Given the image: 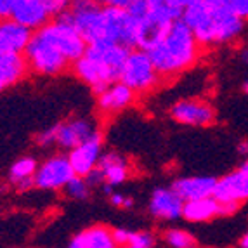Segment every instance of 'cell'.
<instances>
[{
	"mask_svg": "<svg viewBox=\"0 0 248 248\" xmlns=\"http://www.w3.org/2000/svg\"><path fill=\"white\" fill-rule=\"evenodd\" d=\"M182 21L191 28L202 47L231 44L245 31V19L229 7L226 0L189 4L184 9Z\"/></svg>",
	"mask_w": 248,
	"mask_h": 248,
	"instance_id": "cell-1",
	"label": "cell"
},
{
	"mask_svg": "<svg viewBox=\"0 0 248 248\" xmlns=\"http://www.w3.org/2000/svg\"><path fill=\"white\" fill-rule=\"evenodd\" d=\"M215 186H217V179L208 177V175H193V177H181L174 181L172 189L184 202H193V200L214 196Z\"/></svg>",
	"mask_w": 248,
	"mask_h": 248,
	"instance_id": "cell-18",
	"label": "cell"
},
{
	"mask_svg": "<svg viewBox=\"0 0 248 248\" xmlns=\"http://www.w3.org/2000/svg\"><path fill=\"white\" fill-rule=\"evenodd\" d=\"M109 202H111L113 207H122V208H130L134 205L132 198L124 196L122 193H113V195H109Z\"/></svg>",
	"mask_w": 248,
	"mask_h": 248,
	"instance_id": "cell-33",
	"label": "cell"
},
{
	"mask_svg": "<svg viewBox=\"0 0 248 248\" xmlns=\"http://www.w3.org/2000/svg\"><path fill=\"white\" fill-rule=\"evenodd\" d=\"M97 167L103 170L104 177H106V184H109L113 187L124 184L128 179V174H130L128 161L125 160L124 155L116 153V151H106V153H103Z\"/></svg>",
	"mask_w": 248,
	"mask_h": 248,
	"instance_id": "cell-23",
	"label": "cell"
},
{
	"mask_svg": "<svg viewBox=\"0 0 248 248\" xmlns=\"http://www.w3.org/2000/svg\"><path fill=\"white\" fill-rule=\"evenodd\" d=\"M113 236H115V241L118 245H125L127 247L130 243V236H132V231H127V229H115L113 231Z\"/></svg>",
	"mask_w": 248,
	"mask_h": 248,
	"instance_id": "cell-34",
	"label": "cell"
},
{
	"mask_svg": "<svg viewBox=\"0 0 248 248\" xmlns=\"http://www.w3.org/2000/svg\"><path fill=\"white\" fill-rule=\"evenodd\" d=\"M241 248H248V232L241 238Z\"/></svg>",
	"mask_w": 248,
	"mask_h": 248,
	"instance_id": "cell-40",
	"label": "cell"
},
{
	"mask_svg": "<svg viewBox=\"0 0 248 248\" xmlns=\"http://www.w3.org/2000/svg\"><path fill=\"white\" fill-rule=\"evenodd\" d=\"M71 70H73L75 77L80 82L85 83V85H89L95 95H99L101 92L106 91L111 85V82H109V78H108V75L104 73L103 68L94 59L89 58V56H83L78 61H75Z\"/></svg>",
	"mask_w": 248,
	"mask_h": 248,
	"instance_id": "cell-19",
	"label": "cell"
},
{
	"mask_svg": "<svg viewBox=\"0 0 248 248\" xmlns=\"http://www.w3.org/2000/svg\"><path fill=\"white\" fill-rule=\"evenodd\" d=\"M13 4H14V0H0V14H2V19H7L9 17Z\"/></svg>",
	"mask_w": 248,
	"mask_h": 248,
	"instance_id": "cell-37",
	"label": "cell"
},
{
	"mask_svg": "<svg viewBox=\"0 0 248 248\" xmlns=\"http://www.w3.org/2000/svg\"><path fill=\"white\" fill-rule=\"evenodd\" d=\"M243 91L248 94V80H247V82H245V85H243Z\"/></svg>",
	"mask_w": 248,
	"mask_h": 248,
	"instance_id": "cell-42",
	"label": "cell"
},
{
	"mask_svg": "<svg viewBox=\"0 0 248 248\" xmlns=\"http://www.w3.org/2000/svg\"><path fill=\"white\" fill-rule=\"evenodd\" d=\"M9 17L31 31H38L52 21L47 5L40 0H14Z\"/></svg>",
	"mask_w": 248,
	"mask_h": 248,
	"instance_id": "cell-14",
	"label": "cell"
},
{
	"mask_svg": "<svg viewBox=\"0 0 248 248\" xmlns=\"http://www.w3.org/2000/svg\"><path fill=\"white\" fill-rule=\"evenodd\" d=\"M85 179H87L89 186H91V187H94V186H104V184H106V177H104L103 170H101L99 167H95V169L92 170L91 174H89Z\"/></svg>",
	"mask_w": 248,
	"mask_h": 248,
	"instance_id": "cell-32",
	"label": "cell"
},
{
	"mask_svg": "<svg viewBox=\"0 0 248 248\" xmlns=\"http://www.w3.org/2000/svg\"><path fill=\"white\" fill-rule=\"evenodd\" d=\"M243 165H245V167H247V169H248V160H247V161H245V163H243Z\"/></svg>",
	"mask_w": 248,
	"mask_h": 248,
	"instance_id": "cell-44",
	"label": "cell"
},
{
	"mask_svg": "<svg viewBox=\"0 0 248 248\" xmlns=\"http://www.w3.org/2000/svg\"><path fill=\"white\" fill-rule=\"evenodd\" d=\"M137 31L139 21L130 14L128 9L104 7L103 40L116 42L128 49H137Z\"/></svg>",
	"mask_w": 248,
	"mask_h": 248,
	"instance_id": "cell-7",
	"label": "cell"
},
{
	"mask_svg": "<svg viewBox=\"0 0 248 248\" xmlns=\"http://www.w3.org/2000/svg\"><path fill=\"white\" fill-rule=\"evenodd\" d=\"M125 248H139V247H134V245H127Z\"/></svg>",
	"mask_w": 248,
	"mask_h": 248,
	"instance_id": "cell-43",
	"label": "cell"
},
{
	"mask_svg": "<svg viewBox=\"0 0 248 248\" xmlns=\"http://www.w3.org/2000/svg\"><path fill=\"white\" fill-rule=\"evenodd\" d=\"M170 116L177 124L189 127H210L215 124L217 113L208 101L181 99L170 108Z\"/></svg>",
	"mask_w": 248,
	"mask_h": 248,
	"instance_id": "cell-10",
	"label": "cell"
},
{
	"mask_svg": "<svg viewBox=\"0 0 248 248\" xmlns=\"http://www.w3.org/2000/svg\"><path fill=\"white\" fill-rule=\"evenodd\" d=\"M148 52L161 78H172L195 66L202 52V46L189 26L179 19Z\"/></svg>",
	"mask_w": 248,
	"mask_h": 248,
	"instance_id": "cell-2",
	"label": "cell"
},
{
	"mask_svg": "<svg viewBox=\"0 0 248 248\" xmlns=\"http://www.w3.org/2000/svg\"><path fill=\"white\" fill-rule=\"evenodd\" d=\"M35 141H37V144L40 148H50V146L58 144V125L38 132L37 137H35Z\"/></svg>",
	"mask_w": 248,
	"mask_h": 248,
	"instance_id": "cell-28",
	"label": "cell"
},
{
	"mask_svg": "<svg viewBox=\"0 0 248 248\" xmlns=\"http://www.w3.org/2000/svg\"><path fill=\"white\" fill-rule=\"evenodd\" d=\"M99 132L97 122L91 116H77L70 120L58 124V146L61 149H66L70 153L71 149L91 139L92 136Z\"/></svg>",
	"mask_w": 248,
	"mask_h": 248,
	"instance_id": "cell-11",
	"label": "cell"
},
{
	"mask_svg": "<svg viewBox=\"0 0 248 248\" xmlns=\"http://www.w3.org/2000/svg\"><path fill=\"white\" fill-rule=\"evenodd\" d=\"M161 80V75L158 73L153 59L148 50L132 49L128 54L125 66L122 70L120 82L132 89L136 94H146L153 91Z\"/></svg>",
	"mask_w": 248,
	"mask_h": 248,
	"instance_id": "cell-5",
	"label": "cell"
},
{
	"mask_svg": "<svg viewBox=\"0 0 248 248\" xmlns=\"http://www.w3.org/2000/svg\"><path fill=\"white\" fill-rule=\"evenodd\" d=\"M33 33L14 19H2L0 25V54H25L31 44Z\"/></svg>",
	"mask_w": 248,
	"mask_h": 248,
	"instance_id": "cell-15",
	"label": "cell"
},
{
	"mask_svg": "<svg viewBox=\"0 0 248 248\" xmlns=\"http://www.w3.org/2000/svg\"><path fill=\"white\" fill-rule=\"evenodd\" d=\"M165 240L170 247L174 248H193L195 247V238L186 231L181 229H170L165 234Z\"/></svg>",
	"mask_w": 248,
	"mask_h": 248,
	"instance_id": "cell-27",
	"label": "cell"
},
{
	"mask_svg": "<svg viewBox=\"0 0 248 248\" xmlns=\"http://www.w3.org/2000/svg\"><path fill=\"white\" fill-rule=\"evenodd\" d=\"M229 7L234 11L238 16H241L245 21H248V0H226Z\"/></svg>",
	"mask_w": 248,
	"mask_h": 248,
	"instance_id": "cell-31",
	"label": "cell"
},
{
	"mask_svg": "<svg viewBox=\"0 0 248 248\" xmlns=\"http://www.w3.org/2000/svg\"><path fill=\"white\" fill-rule=\"evenodd\" d=\"M214 198L219 203H241L248 200V169L241 165L224 177L217 179Z\"/></svg>",
	"mask_w": 248,
	"mask_h": 248,
	"instance_id": "cell-13",
	"label": "cell"
},
{
	"mask_svg": "<svg viewBox=\"0 0 248 248\" xmlns=\"http://www.w3.org/2000/svg\"><path fill=\"white\" fill-rule=\"evenodd\" d=\"M134 101H136V92L124 82H115L97 95L95 103L103 115H115L130 108Z\"/></svg>",
	"mask_w": 248,
	"mask_h": 248,
	"instance_id": "cell-16",
	"label": "cell"
},
{
	"mask_svg": "<svg viewBox=\"0 0 248 248\" xmlns=\"http://www.w3.org/2000/svg\"><path fill=\"white\" fill-rule=\"evenodd\" d=\"M130 50L132 49L120 46V44H116V42L97 40V42H94V44H89L85 56L94 59V61L104 70V73L108 75L109 82L115 83V82H120L122 70H124L125 61H127Z\"/></svg>",
	"mask_w": 248,
	"mask_h": 248,
	"instance_id": "cell-8",
	"label": "cell"
},
{
	"mask_svg": "<svg viewBox=\"0 0 248 248\" xmlns=\"http://www.w3.org/2000/svg\"><path fill=\"white\" fill-rule=\"evenodd\" d=\"M35 33L49 42L52 47H56L71 64L75 61H78L80 58H83L85 52H87L89 44L75 30V26L71 23H68L66 19H62V17L52 19Z\"/></svg>",
	"mask_w": 248,
	"mask_h": 248,
	"instance_id": "cell-4",
	"label": "cell"
},
{
	"mask_svg": "<svg viewBox=\"0 0 248 248\" xmlns=\"http://www.w3.org/2000/svg\"><path fill=\"white\" fill-rule=\"evenodd\" d=\"M61 17L71 23L87 44L103 40L104 5L99 0H71L70 9Z\"/></svg>",
	"mask_w": 248,
	"mask_h": 248,
	"instance_id": "cell-3",
	"label": "cell"
},
{
	"mask_svg": "<svg viewBox=\"0 0 248 248\" xmlns=\"http://www.w3.org/2000/svg\"><path fill=\"white\" fill-rule=\"evenodd\" d=\"M238 151H240L243 156H247V160H248V141H243L240 144V148H238Z\"/></svg>",
	"mask_w": 248,
	"mask_h": 248,
	"instance_id": "cell-38",
	"label": "cell"
},
{
	"mask_svg": "<svg viewBox=\"0 0 248 248\" xmlns=\"http://www.w3.org/2000/svg\"><path fill=\"white\" fill-rule=\"evenodd\" d=\"M28 59L31 73L40 75V77H56L66 70L70 61H68L56 47H52L47 40L33 33L31 44L25 52Z\"/></svg>",
	"mask_w": 248,
	"mask_h": 248,
	"instance_id": "cell-6",
	"label": "cell"
},
{
	"mask_svg": "<svg viewBox=\"0 0 248 248\" xmlns=\"http://www.w3.org/2000/svg\"><path fill=\"white\" fill-rule=\"evenodd\" d=\"M184 2H186V7L189 4H196V2H207V0H184Z\"/></svg>",
	"mask_w": 248,
	"mask_h": 248,
	"instance_id": "cell-41",
	"label": "cell"
},
{
	"mask_svg": "<svg viewBox=\"0 0 248 248\" xmlns=\"http://www.w3.org/2000/svg\"><path fill=\"white\" fill-rule=\"evenodd\" d=\"M40 2H44V4L47 5L52 19L61 17L62 14L70 9V4H71V0H40Z\"/></svg>",
	"mask_w": 248,
	"mask_h": 248,
	"instance_id": "cell-29",
	"label": "cell"
},
{
	"mask_svg": "<svg viewBox=\"0 0 248 248\" xmlns=\"http://www.w3.org/2000/svg\"><path fill=\"white\" fill-rule=\"evenodd\" d=\"M220 203L210 196V198H202V200H193V202L184 203V210H182V217L191 222H205V220L214 219L215 215H219Z\"/></svg>",
	"mask_w": 248,
	"mask_h": 248,
	"instance_id": "cell-24",
	"label": "cell"
},
{
	"mask_svg": "<svg viewBox=\"0 0 248 248\" xmlns=\"http://www.w3.org/2000/svg\"><path fill=\"white\" fill-rule=\"evenodd\" d=\"M101 156H103V136H101V132H97L95 136H92L91 139H87L68 153L75 175H80V177H87L92 170L99 165Z\"/></svg>",
	"mask_w": 248,
	"mask_h": 248,
	"instance_id": "cell-12",
	"label": "cell"
},
{
	"mask_svg": "<svg viewBox=\"0 0 248 248\" xmlns=\"http://www.w3.org/2000/svg\"><path fill=\"white\" fill-rule=\"evenodd\" d=\"M89 189H91V186H89L87 179L75 175L64 187V195L73 200H85L89 196Z\"/></svg>",
	"mask_w": 248,
	"mask_h": 248,
	"instance_id": "cell-26",
	"label": "cell"
},
{
	"mask_svg": "<svg viewBox=\"0 0 248 248\" xmlns=\"http://www.w3.org/2000/svg\"><path fill=\"white\" fill-rule=\"evenodd\" d=\"M238 208H240V203H234V202L220 203L219 215H231V214H234V212L238 210Z\"/></svg>",
	"mask_w": 248,
	"mask_h": 248,
	"instance_id": "cell-35",
	"label": "cell"
},
{
	"mask_svg": "<svg viewBox=\"0 0 248 248\" xmlns=\"http://www.w3.org/2000/svg\"><path fill=\"white\" fill-rule=\"evenodd\" d=\"M240 58H241V61H243V62H247V64H248V46L245 47V49H241Z\"/></svg>",
	"mask_w": 248,
	"mask_h": 248,
	"instance_id": "cell-39",
	"label": "cell"
},
{
	"mask_svg": "<svg viewBox=\"0 0 248 248\" xmlns=\"http://www.w3.org/2000/svg\"><path fill=\"white\" fill-rule=\"evenodd\" d=\"M148 16L161 25L172 26L175 21L182 19L186 2L184 0H146Z\"/></svg>",
	"mask_w": 248,
	"mask_h": 248,
	"instance_id": "cell-22",
	"label": "cell"
},
{
	"mask_svg": "<svg viewBox=\"0 0 248 248\" xmlns=\"http://www.w3.org/2000/svg\"><path fill=\"white\" fill-rule=\"evenodd\" d=\"M30 64L25 54H0V87L11 89L28 77Z\"/></svg>",
	"mask_w": 248,
	"mask_h": 248,
	"instance_id": "cell-20",
	"label": "cell"
},
{
	"mask_svg": "<svg viewBox=\"0 0 248 248\" xmlns=\"http://www.w3.org/2000/svg\"><path fill=\"white\" fill-rule=\"evenodd\" d=\"M128 245H134V247H139V248H153L155 238L151 232H132L130 243Z\"/></svg>",
	"mask_w": 248,
	"mask_h": 248,
	"instance_id": "cell-30",
	"label": "cell"
},
{
	"mask_svg": "<svg viewBox=\"0 0 248 248\" xmlns=\"http://www.w3.org/2000/svg\"><path fill=\"white\" fill-rule=\"evenodd\" d=\"M38 163L33 156H21L9 167L7 181L13 184L19 193H25L35 186V174L38 170Z\"/></svg>",
	"mask_w": 248,
	"mask_h": 248,
	"instance_id": "cell-21",
	"label": "cell"
},
{
	"mask_svg": "<svg viewBox=\"0 0 248 248\" xmlns=\"http://www.w3.org/2000/svg\"><path fill=\"white\" fill-rule=\"evenodd\" d=\"M75 177V170L68 155H52L38 165L35 174V187L44 191L64 189L66 184Z\"/></svg>",
	"mask_w": 248,
	"mask_h": 248,
	"instance_id": "cell-9",
	"label": "cell"
},
{
	"mask_svg": "<svg viewBox=\"0 0 248 248\" xmlns=\"http://www.w3.org/2000/svg\"><path fill=\"white\" fill-rule=\"evenodd\" d=\"M85 241H87L89 248H116L118 243L115 241L113 231H109L104 226H94V228L87 229L83 232Z\"/></svg>",
	"mask_w": 248,
	"mask_h": 248,
	"instance_id": "cell-25",
	"label": "cell"
},
{
	"mask_svg": "<svg viewBox=\"0 0 248 248\" xmlns=\"http://www.w3.org/2000/svg\"><path fill=\"white\" fill-rule=\"evenodd\" d=\"M184 203L186 202L172 187H158L149 200V212L156 219L175 220L182 217Z\"/></svg>",
	"mask_w": 248,
	"mask_h": 248,
	"instance_id": "cell-17",
	"label": "cell"
},
{
	"mask_svg": "<svg viewBox=\"0 0 248 248\" xmlns=\"http://www.w3.org/2000/svg\"><path fill=\"white\" fill-rule=\"evenodd\" d=\"M68 248H89L87 241H85V236L82 234H77L73 238V240L70 241V245H68Z\"/></svg>",
	"mask_w": 248,
	"mask_h": 248,
	"instance_id": "cell-36",
	"label": "cell"
}]
</instances>
